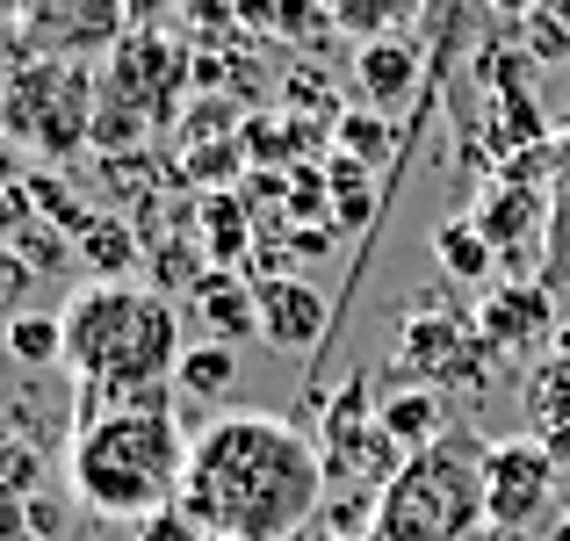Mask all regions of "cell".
<instances>
[{"label": "cell", "instance_id": "6da1fadb", "mask_svg": "<svg viewBox=\"0 0 570 541\" xmlns=\"http://www.w3.org/2000/svg\"><path fill=\"white\" fill-rule=\"evenodd\" d=\"M325 491L333 476L311 433L275 412H224L188 447L181 513L203 541H296L318 520Z\"/></svg>", "mask_w": 570, "mask_h": 541}, {"label": "cell", "instance_id": "7a4b0ae2", "mask_svg": "<svg viewBox=\"0 0 570 541\" xmlns=\"http://www.w3.org/2000/svg\"><path fill=\"white\" fill-rule=\"evenodd\" d=\"M66 325V361L72 375V419L95 412H130V404H181V311L174 296L138 289V282H80L58 311Z\"/></svg>", "mask_w": 570, "mask_h": 541}, {"label": "cell", "instance_id": "3957f363", "mask_svg": "<svg viewBox=\"0 0 570 541\" xmlns=\"http://www.w3.org/2000/svg\"><path fill=\"white\" fill-rule=\"evenodd\" d=\"M188 447H195V433L181 426L174 404H130V412L72 419L66 491L80 513L116 520V528H145L167 505H181Z\"/></svg>", "mask_w": 570, "mask_h": 541}, {"label": "cell", "instance_id": "277c9868", "mask_svg": "<svg viewBox=\"0 0 570 541\" xmlns=\"http://www.w3.org/2000/svg\"><path fill=\"white\" fill-rule=\"evenodd\" d=\"M476 528H491L476 433H441L433 447L404 455V470L368 505V541H476Z\"/></svg>", "mask_w": 570, "mask_h": 541}, {"label": "cell", "instance_id": "5b68a950", "mask_svg": "<svg viewBox=\"0 0 570 541\" xmlns=\"http://www.w3.org/2000/svg\"><path fill=\"white\" fill-rule=\"evenodd\" d=\"M101 116V80L95 66H58V58L0 51V138L14 153L66 159L80 145H95Z\"/></svg>", "mask_w": 570, "mask_h": 541}, {"label": "cell", "instance_id": "8992f818", "mask_svg": "<svg viewBox=\"0 0 570 541\" xmlns=\"http://www.w3.org/2000/svg\"><path fill=\"white\" fill-rule=\"evenodd\" d=\"M318 455H325V476L333 484H390L404 470V447L383 433V404H376V375H347L333 390L318 419Z\"/></svg>", "mask_w": 570, "mask_h": 541}, {"label": "cell", "instance_id": "52a82bcc", "mask_svg": "<svg viewBox=\"0 0 570 541\" xmlns=\"http://www.w3.org/2000/svg\"><path fill=\"white\" fill-rule=\"evenodd\" d=\"M130 37V8L124 0H22L8 51L29 58H58V66H109Z\"/></svg>", "mask_w": 570, "mask_h": 541}, {"label": "cell", "instance_id": "ba28073f", "mask_svg": "<svg viewBox=\"0 0 570 541\" xmlns=\"http://www.w3.org/2000/svg\"><path fill=\"white\" fill-rule=\"evenodd\" d=\"M563 462L542 447V433H513V441H484V513L491 534H534L557 505Z\"/></svg>", "mask_w": 570, "mask_h": 541}, {"label": "cell", "instance_id": "9c48e42d", "mask_svg": "<svg viewBox=\"0 0 570 541\" xmlns=\"http://www.w3.org/2000/svg\"><path fill=\"white\" fill-rule=\"evenodd\" d=\"M491 354L484 340H476V318H455V311H419V318H404V333H397V375L404 383H470L476 390V375L491 368Z\"/></svg>", "mask_w": 570, "mask_h": 541}, {"label": "cell", "instance_id": "30bf717a", "mask_svg": "<svg viewBox=\"0 0 570 541\" xmlns=\"http://www.w3.org/2000/svg\"><path fill=\"white\" fill-rule=\"evenodd\" d=\"M549 203H557V195L534 188V174H499L484 195H476L470 217H476V232L499 246V260H505V267H528V260H542Z\"/></svg>", "mask_w": 570, "mask_h": 541}, {"label": "cell", "instance_id": "8fae6325", "mask_svg": "<svg viewBox=\"0 0 570 541\" xmlns=\"http://www.w3.org/2000/svg\"><path fill=\"white\" fill-rule=\"evenodd\" d=\"M557 289L534 275H513L476 304V340L491 354H534V347H557Z\"/></svg>", "mask_w": 570, "mask_h": 541}, {"label": "cell", "instance_id": "7c38bea8", "mask_svg": "<svg viewBox=\"0 0 570 541\" xmlns=\"http://www.w3.org/2000/svg\"><path fill=\"white\" fill-rule=\"evenodd\" d=\"M253 304H261V333L275 347H325V333H333V304L296 275H261Z\"/></svg>", "mask_w": 570, "mask_h": 541}, {"label": "cell", "instance_id": "4fadbf2b", "mask_svg": "<svg viewBox=\"0 0 570 541\" xmlns=\"http://www.w3.org/2000/svg\"><path fill=\"white\" fill-rule=\"evenodd\" d=\"M195 318H203V333L209 340H246V333H261V304H253V282H238L232 267H209L203 282H195Z\"/></svg>", "mask_w": 570, "mask_h": 541}, {"label": "cell", "instance_id": "5bb4252c", "mask_svg": "<svg viewBox=\"0 0 570 541\" xmlns=\"http://www.w3.org/2000/svg\"><path fill=\"white\" fill-rule=\"evenodd\" d=\"M72 253H80L87 282H130V267L145 260V232L124 217H95L80 238H72Z\"/></svg>", "mask_w": 570, "mask_h": 541}, {"label": "cell", "instance_id": "9a60e30c", "mask_svg": "<svg viewBox=\"0 0 570 541\" xmlns=\"http://www.w3.org/2000/svg\"><path fill=\"white\" fill-rule=\"evenodd\" d=\"M195 246H203L209 267H232L238 253L253 246V209H238L232 188L203 195V203H195Z\"/></svg>", "mask_w": 570, "mask_h": 541}, {"label": "cell", "instance_id": "2e32d148", "mask_svg": "<svg viewBox=\"0 0 570 541\" xmlns=\"http://www.w3.org/2000/svg\"><path fill=\"white\" fill-rule=\"evenodd\" d=\"M354 80H362V95L376 101V109H390V101H404L419 87V51L404 37H376L354 58Z\"/></svg>", "mask_w": 570, "mask_h": 541}, {"label": "cell", "instance_id": "e0dca14e", "mask_svg": "<svg viewBox=\"0 0 570 541\" xmlns=\"http://www.w3.org/2000/svg\"><path fill=\"white\" fill-rule=\"evenodd\" d=\"M383 433L404 447V455H419V447H433L448 433V412H441V390H426V383H404V390H390L383 397Z\"/></svg>", "mask_w": 570, "mask_h": 541}, {"label": "cell", "instance_id": "ac0fdd59", "mask_svg": "<svg viewBox=\"0 0 570 541\" xmlns=\"http://www.w3.org/2000/svg\"><path fill=\"white\" fill-rule=\"evenodd\" d=\"M433 260H441L455 282H491V267H499V246L476 232V217H448L441 232H433Z\"/></svg>", "mask_w": 570, "mask_h": 541}, {"label": "cell", "instance_id": "d6986e66", "mask_svg": "<svg viewBox=\"0 0 570 541\" xmlns=\"http://www.w3.org/2000/svg\"><path fill=\"white\" fill-rule=\"evenodd\" d=\"M520 51L534 66H570V0H534L520 14Z\"/></svg>", "mask_w": 570, "mask_h": 541}, {"label": "cell", "instance_id": "ffe728a7", "mask_svg": "<svg viewBox=\"0 0 570 541\" xmlns=\"http://www.w3.org/2000/svg\"><path fill=\"white\" fill-rule=\"evenodd\" d=\"M333 8V22L347 29V37L376 43V37H404V22H412L426 0H325Z\"/></svg>", "mask_w": 570, "mask_h": 541}, {"label": "cell", "instance_id": "44dd1931", "mask_svg": "<svg viewBox=\"0 0 570 541\" xmlns=\"http://www.w3.org/2000/svg\"><path fill=\"white\" fill-rule=\"evenodd\" d=\"M0 340H8V354L22 361V368L66 361V325H58V311H22L14 325H0Z\"/></svg>", "mask_w": 570, "mask_h": 541}, {"label": "cell", "instance_id": "7402d4cb", "mask_svg": "<svg viewBox=\"0 0 570 541\" xmlns=\"http://www.w3.org/2000/svg\"><path fill=\"white\" fill-rule=\"evenodd\" d=\"M232 375H238L232 347H224V340H203V347L181 354L174 383H181V397H224V390H232Z\"/></svg>", "mask_w": 570, "mask_h": 541}, {"label": "cell", "instance_id": "603a6c76", "mask_svg": "<svg viewBox=\"0 0 570 541\" xmlns=\"http://www.w3.org/2000/svg\"><path fill=\"white\" fill-rule=\"evenodd\" d=\"M37 491H43V455H37V441H22L14 426H0V499L37 505Z\"/></svg>", "mask_w": 570, "mask_h": 541}, {"label": "cell", "instance_id": "cb8c5ba5", "mask_svg": "<svg viewBox=\"0 0 570 541\" xmlns=\"http://www.w3.org/2000/svg\"><path fill=\"white\" fill-rule=\"evenodd\" d=\"M22 180H29V195H37V217H43V224H58L66 238H80L87 224H95V209H87L58 174H22Z\"/></svg>", "mask_w": 570, "mask_h": 541}, {"label": "cell", "instance_id": "d4e9b609", "mask_svg": "<svg viewBox=\"0 0 570 541\" xmlns=\"http://www.w3.org/2000/svg\"><path fill=\"white\" fill-rule=\"evenodd\" d=\"M534 282L570 289V195L549 203V232H542V267H534Z\"/></svg>", "mask_w": 570, "mask_h": 541}, {"label": "cell", "instance_id": "484cf974", "mask_svg": "<svg viewBox=\"0 0 570 541\" xmlns=\"http://www.w3.org/2000/svg\"><path fill=\"white\" fill-rule=\"evenodd\" d=\"M325 188L340 195V224H368V167L354 153H340L333 167H325Z\"/></svg>", "mask_w": 570, "mask_h": 541}, {"label": "cell", "instance_id": "4316f807", "mask_svg": "<svg viewBox=\"0 0 570 541\" xmlns=\"http://www.w3.org/2000/svg\"><path fill=\"white\" fill-rule=\"evenodd\" d=\"M238 174V145L232 138H195L188 145V180H209V195Z\"/></svg>", "mask_w": 570, "mask_h": 541}, {"label": "cell", "instance_id": "83f0119b", "mask_svg": "<svg viewBox=\"0 0 570 541\" xmlns=\"http://www.w3.org/2000/svg\"><path fill=\"white\" fill-rule=\"evenodd\" d=\"M29 282H37V267H29L14 246H0V325H14L29 311Z\"/></svg>", "mask_w": 570, "mask_h": 541}, {"label": "cell", "instance_id": "f1b7e54d", "mask_svg": "<svg viewBox=\"0 0 570 541\" xmlns=\"http://www.w3.org/2000/svg\"><path fill=\"white\" fill-rule=\"evenodd\" d=\"M340 145H347L362 167H376V159L390 153V124H383V109H376V116H340Z\"/></svg>", "mask_w": 570, "mask_h": 541}, {"label": "cell", "instance_id": "f546056e", "mask_svg": "<svg viewBox=\"0 0 570 541\" xmlns=\"http://www.w3.org/2000/svg\"><path fill=\"white\" fill-rule=\"evenodd\" d=\"M29 224H37V195H29V180H0V246H14Z\"/></svg>", "mask_w": 570, "mask_h": 541}, {"label": "cell", "instance_id": "4dcf8cb0", "mask_svg": "<svg viewBox=\"0 0 570 541\" xmlns=\"http://www.w3.org/2000/svg\"><path fill=\"white\" fill-rule=\"evenodd\" d=\"M0 541H37V513L22 499H0Z\"/></svg>", "mask_w": 570, "mask_h": 541}, {"label": "cell", "instance_id": "1f68e13d", "mask_svg": "<svg viewBox=\"0 0 570 541\" xmlns=\"http://www.w3.org/2000/svg\"><path fill=\"white\" fill-rule=\"evenodd\" d=\"M534 433H542V447H549V455H557L563 470H570V419H557V426H534Z\"/></svg>", "mask_w": 570, "mask_h": 541}, {"label": "cell", "instance_id": "d6a6232c", "mask_svg": "<svg viewBox=\"0 0 570 541\" xmlns=\"http://www.w3.org/2000/svg\"><path fill=\"white\" fill-rule=\"evenodd\" d=\"M549 174H557V195H570V130L549 145Z\"/></svg>", "mask_w": 570, "mask_h": 541}, {"label": "cell", "instance_id": "836d02e7", "mask_svg": "<svg viewBox=\"0 0 570 541\" xmlns=\"http://www.w3.org/2000/svg\"><path fill=\"white\" fill-rule=\"evenodd\" d=\"M14 22H22V0H0V51L14 43Z\"/></svg>", "mask_w": 570, "mask_h": 541}, {"label": "cell", "instance_id": "e575fe53", "mask_svg": "<svg viewBox=\"0 0 570 541\" xmlns=\"http://www.w3.org/2000/svg\"><path fill=\"white\" fill-rule=\"evenodd\" d=\"M549 541H570V513H557V520H549Z\"/></svg>", "mask_w": 570, "mask_h": 541}, {"label": "cell", "instance_id": "d590c367", "mask_svg": "<svg viewBox=\"0 0 570 541\" xmlns=\"http://www.w3.org/2000/svg\"><path fill=\"white\" fill-rule=\"evenodd\" d=\"M340 541H362V534H340Z\"/></svg>", "mask_w": 570, "mask_h": 541}]
</instances>
